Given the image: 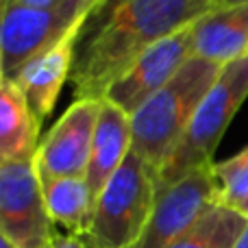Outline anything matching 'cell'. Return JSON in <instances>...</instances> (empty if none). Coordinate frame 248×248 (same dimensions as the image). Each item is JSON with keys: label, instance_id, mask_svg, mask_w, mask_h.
<instances>
[{"label": "cell", "instance_id": "3", "mask_svg": "<svg viewBox=\"0 0 248 248\" xmlns=\"http://www.w3.org/2000/svg\"><path fill=\"white\" fill-rule=\"evenodd\" d=\"M248 98V55L224 65L220 78L196 109L185 135L157 174V194L187 174L214 166V155L229 124Z\"/></svg>", "mask_w": 248, "mask_h": 248}, {"label": "cell", "instance_id": "2", "mask_svg": "<svg viewBox=\"0 0 248 248\" xmlns=\"http://www.w3.org/2000/svg\"><path fill=\"white\" fill-rule=\"evenodd\" d=\"M224 65L194 55L166 87L131 116L133 153L155 172L163 168L185 135L196 109L220 78Z\"/></svg>", "mask_w": 248, "mask_h": 248}, {"label": "cell", "instance_id": "1", "mask_svg": "<svg viewBox=\"0 0 248 248\" xmlns=\"http://www.w3.org/2000/svg\"><path fill=\"white\" fill-rule=\"evenodd\" d=\"M214 9V0H124L77 48L74 96L100 98L105 92L159 42L196 24Z\"/></svg>", "mask_w": 248, "mask_h": 248}, {"label": "cell", "instance_id": "16", "mask_svg": "<svg viewBox=\"0 0 248 248\" xmlns=\"http://www.w3.org/2000/svg\"><path fill=\"white\" fill-rule=\"evenodd\" d=\"M218 205L248 218V148L227 161L214 163Z\"/></svg>", "mask_w": 248, "mask_h": 248}, {"label": "cell", "instance_id": "9", "mask_svg": "<svg viewBox=\"0 0 248 248\" xmlns=\"http://www.w3.org/2000/svg\"><path fill=\"white\" fill-rule=\"evenodd\" d=\"M194 57V24L146 50L126 72L105 92L103 100L133 116L148 98L176 77Z\"/></svg>", "mask_w": 248, "mask_h": 248}, {"label": "cell", "instance_id": "10", "mask_svg": "<svg viewBox=\"0 0 248 248\" xmlns=\"http://www.w3.org/2000/svg\"><path fill=\"white\" fill-rule=\"evenodd\" d=\"M81 44V33H72L55 48L35 57L13 81L22 90L31 111L42 124L55 109V103L63 90L65 81L72 77L77 48Z\"/></svg>", "mask_w": 248, "mask_h": 248}, {"label": "cell", "instance_id": "13", "mask_svg": "<svg viewBox=\"0 0 248 248\" xmlns=\"http://www.w3.org/2000/svg\"><path fill=\"white\" fill-rule=\"evenodd\" d=\"M39 126L17 83L0 78V163L35 161Z\"/></svg>", "mask_w": 248, "mask_h": 248}, {"label": "cell", "instance_id": "21", "mask_svg": "<svg viewBox=\"0 0 248 248\" xmlns=\"http://www.w3.org/2000/svg\"><path fill=\"white\" fill-rule=\"evenodd\" d=\"M233 248H248V227L244 229V233L240 235V240L235 242V246Z\"/></svg>", "mask_w": 248, "mask_h": 248}, {"label": "cell", "instance_id": "18", "mask_svg": "<svg viewBox=\"0 0 248 248\" xmlns=\"http://www.w3.org/2000/svg\"><path fill=\"white\" fill-rule=\"evenodd\" d=\"M46 248H90V244H87L85 237L55 231V235L50 237V242L46 244Z\"/></svg>", "mask_w": 248, "mask_h": 248}, {"label": "cell", "instance_id": "6", "mask_svg": "<svg viewBox=\"0 0 248 248\" xmlns=\"http://www.w3.org/2000/svg\"><path fill=\"white\" fill-rule=\"evenodd\" d=\"M52 235L35 161L0 163V237L13 248H46Z\"/></svg>", "mask_w": 248, "mask_h": 248}, {"label": "cell", "instance_id": "7", "mask_svg": "<svg viewBox=\"0 0 248 248\" xmlns=\"http://www.w3.org/2000/svg\"><path fill=\"white\" fill-rule=\"evenodd\" d=\"M216 202L214 166L192 172L157 194L153 216L133 248H172Z\"/></svg>", "mask_w": 248, "mask_h": 248}, {"label": "cell", "instance_id": "4", "mask_svg": "<svg viewBox=\"0 0 248 248\" xmlns=\"http://www.w3.org/2000/svg\"><path fill=\"white\" fill-rule=\"evenodd\" d=\"M100 0H55L46 7H9L0 26V78H16L35 57L81 33Z\"/></svg>", "mask_w": 248, "mask_h": 248}, {"label": "cell", "instance_id": "23", "mask_svg": "<svg viewBox=\"0 0 248 248\" xmlns=\"http://www.w3.org/2000/svg\"><path fill=\"white\" fill-rule=\"evenodd\" d=\"M0 248H13V246L9 244V242H4V240H2V242H0Z\"/></svg>", "mask_w": 248, "mask_h": 248}, {"label": "cell", "instance_id": "19", "mask_svg": "<svg viewBox=\"0 0 248 248\" xmlns=\"http://www.w3.org/2000/svg\"><path fill=\"white\" fill-rule=\"evenodd\" d=\"M237 4H248V0H214V9L237 7Z\"/></svg>", "mask_w": 248, "mask_h": 248}, {"label": "cell", "instance_id": "8", "mask_svg": "<svg viewBox=\"0 0 248 248\" xmlns=\"http://www.w3.org/2000/svg\"><path fill=\"white\" fill-rule=\"evenodd\" d=\"M100 107H103L100 98L74 100L63 116L52 124L46 137L39 141L35 155L39 179L85 176Z\"/></svg>", "mask_w": 248, "mask_h": 248}, {"label": "cell", "instance_id": "14", "mask_svg": "<svg viewBox=\"0 0 248 248\" xmlns=\"http://www.w3.org/2000/svg\"><path fill=\"white\" fill-rule=\"evenodd\" d=\"M46 209L55 227L65 229L78 237H87L96 214V196L85 176L65 179H39Z\"/></svg>", "mask_w": 248, "mask_h": 248}, {"label": "cell", "instance_id": "15", "mask_svg": "<svg viewBox=\"0 0 248 248\" xmlns=\"http://www.w3.org/2000/svg\"><path fill=\"white\" fill-rule=\"evenodd\" d=\"M248 227V218L216 202L172 248H233Z\"/></svg>", "mask_w": 248, "mask_h": 248}, {"label": "cell", "instance_id": "20", "mask_svg": "<svg viewBox=\"0 0 248 248\" xmlns=\"http://www.w3.org/2000/svg\"><path fill=\"white\" fill-rule=\"evenodd\" d=\"M55 0H22L16 7H46V4H52Z\"/></svg>", "mask_w": 248, "mask_h": 248}, {"label": "cell", "instance_id": "17", "mask_svg": "<svg viewBox=\"0 0 248 248\" xmlns=\"http://www.w3.org/2000/svg\"><path fill=\"white\" fill-rule=\"evenodd\" d=\"M124 2V0H100V4L96 7V11L90 16V20H87V24H85V29H83V37H90L92 33H94L96 29H98L100 24H103L105 20H107L109 16H111L113 11H116L118 7ZM81 37V39H83Z\"/></svg>", "mask_w": 248, "mask_h": 248}, {"label": "cell", "instance_id": "22", "mask_svg": "<svg viewBox=\"0 0 248 248\" xmlns=\"http://www.w3.org/2000/svg\"><path fill=\"white\" fill-rule=\"evenodd\" d=\"M22 0H2V11L4 9H9V7H16V4H20Z\"/></svg>", "mask_w": 248, "mask_h": 248}, {"label": "cell", "instance_id": "12", "mask_svg": "<svg viewBox=\"0 0 248 248\" xmlns=\"http://www.w3.org/2000/svg\"><path fill=\"white\" fill-rule=\"evenodd\" d=\"M194 55L227 65L248 55V4L211 9L194 24Z\"/></svg>", "mask_w": 248, "mask_h": 248}, {"label": "cell", "instance_id": "5", "mask_svg": "<svg viewBox=\"0 0 248 248\" xmlns=\"http://www.w3.org/2000/svg\"><path fill=\"white\" fill-rule=\"evenodd\" d=\"M157 202V176L131 150L96 201L90 248H133Z\"/></svg>", "mask_w": 248, "mask_h": 248}, {"label": "cell", "instance_id": "11", "mask_svg": "<svg viewBox=\"0 0 248 248\" xmlns=\"http://www.w3.org/2000/svg\"><path fill=\"white\" fill-rule=\"evenodd\" d=\"M133 150V126L131 116L118 109L116 105L103 100L100 116L96 122L94 144H92V157L87 166L85 179L90 189L98 201L105 185L111 181V176L120 170L124 159Z\"/></svg>", "mask_w": 248, "mask_h": 248}]
</instances>
